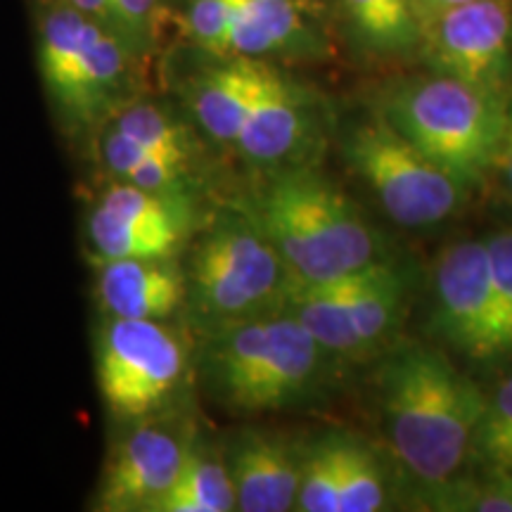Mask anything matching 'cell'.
Instances as JSON below:
<instances>
[{"label": "cell", "mask_w": 512, "mask_h": 512, "mask_svg": "<svg viewBox=\"0 0 512 512\" xmlns=\"http://www.w3.org/2000/svg\"><path fill=\"white\" fill-rule=\"evenodd\" d=\"M377 408L394 456L420 486L456 477L470 456L486 396L446 354L406 344L377 370Z\"/></svg>", "instance_id": "1"}, {"label": "cell", "mask_w": 512, "mask_h": 512, "mask_svg": "<svg viewBox=\"0 0 512 512\" xmlns=\"http://www.w3.org/2000/svg\"><path fill=\"white\" fill-rule=\"evenodd\" d=\"M283 259L287 278L320 283L382 261L377 233L330 178L278 166L240 209Z\"/></svg>", "instance_id": "2"}, {"label": "cell", "mask_w": 512, "mask_h": 512, "mask_svg": "<svg viewBox=\"0 0 512 512\" xmlns=\"http://www.w3.org/2000/svg\"><path fill=\"white\" fill-rule=\"evenodd\" d=\"M332 358L297 318L271 311L207 332L200 375L226 411L275 413L309 403L328 382Z\"/></svg>", "instance_id": "3"}, {"label": "cell", "mask_w": 512, "mask_h": 512, "mask_svg": "<svg viewBox=\"0 0 512 512\" xmlns=\"http://www.w3.org/2000/svg\"><path fill=\"white\" fill-rule=\"evenodd\" d=\"M510 98L430 72L396 83L384 95L380 114L432 162L475 190L498 169Z\"/></svg>", "instance_id": "4"}, {"label": "cell", "mask_w": 512, "mask_h": 512, "mask_svg": "<svg viewBox=\"0 0 512 512\" xmlns=\"http://www.w3.org/2000/svg\"><path fill=\"white\" fill-rule=\"evenodd\" d=\"M287 271L275 247L242 211H223L204 230L185 271V304L204 332L271 313Z\"/></svg>", "instance_id": "5"}, {"label": "cell", "mask_w": 512, "mask_h": 512, "mask_svg": "<svg viewBox=\"0 0 512 512\" xmlns=\"http://www.w3.org/2000/svg\"><path fill=\"white\" fill-rule=\"evenodd\" d=\"M138 55L112 29L62 0L38 15V72L55 107L72 121H95L126 102Z\"/></svg>", "instance_id": "6"}, {"label": "cell", "mask_w": 512, "mask_h": 512, "mask_svg": "<svg viewBox=\"0 0 512 512\" xmlns=\"http://www.w3.org/2000/svg\"><path fill=\"white\" fill-rule=\"evenodd\" d=\"M408 299V275L389 261L320 283L285 280L275 311L297 318L335 358L363 356L399 328Z\"/></svg>", "instance_id": "7"}, {"label": "cell", "mask_w": 512, "mask_h": 512, "mask_svg": "<svg viewBox=\"0 0 512 512\" xmlns=\"http://www.w3.org/2000/svg\"><path fill=\"white\" fill-rule=\"evenodd\" d=\"M344 159L375 192L389 219L406 228H430L451 219L467 190L411 140L375 112L342 140Z\"/></svg>", "instance_id": "8"}, {"label": "cell", "mask_w": 512, "mask_h": 512, "mask_svg": "<svg viewBox=\"0 0 512 512\" xmlns=\"http://www.w3.org/2000/svg\"><path fill=\"white\" fill-rule=\"evenodd\" d=\"M188 361V344L164 320H102L95 377L114 418L133 422L169 411L188 377Z\"/></svg>", "instance_id": "9"}, {"label": "cell", "mask_w": 512, "mask_h": 512, "mask_svg": "<svg viewBox=\"0 0 512 512\" xmlns=\"http://www.w3.org/2000/svg\"><path fill=\"white\" fill-rule=\"evenodd\" d=\"M420 60L432 74L512 95V0H470L420 27Z\"/></svg>", "instance_id": "10"}, {"label": "cell", "mask_w": 512, "mask_h": 512, "mask_svg": "<svg viewBox=\"0 0 512 512\" xmlns=\"http://www.w3.org/2000/svg\"><path fill=\"white\" fill-rule=\"evenodd\" d=\"M185 192H150L114 181L100 192L86 219L95 261L174 256L190 233Z\"/></svg>", "instance_id": "11"}, {"label": "cell", "mask_w": 512, "mask_h": 512, "mask_svg": "<svg viewBox=\"0 0 512 512\" xmlns=\"http://www.w3.org/2000/svg\"><path fill=\"white\" fill-rule=\"evenodd\" d=\"M136 425L112 448L102 472L95 510L152 512L176 482L195 432L181 415L162 411Z\"/></svg>", "instance_id": "12"}, {"label": "cell", "mask_w": 512, "mask_h": 512, "mask_svg": "<svg viewBox=\"0 0 512 512\" xmlns=\"http://www.w3.org/2000/svg\"><path fill=\"white\" fill-rule=\"evenodd\" d=\"M434 328L460 354L496 361V306L484 240L456 242L434 268Z\"/></svg>", "instance_id": "13"}, {"label": "cell", "mask_w": 512, "mask_h": 512, "mask_svg": "<svg viewBox=\"0 0 512 512\" xmlns=\"http://www.w3.org/2000/svg\"><path fill=\"white\" fill-rule=\"evenodd\" d=\"M316 100L268 60H261L256 86L235 138L240 155L254 164L294 166L318 136Z\"/></svg>", "instance_id": "14"}, {"label": "cell", "mask_w": 512, "mask_h": 512, "mask_svg": "<svg viewBox=\"0 0 512 512\" xmlns=\"http://www.w3.org/2000/svg\"><path fill=\"white\" fill-rule=\"evenodd\" d=\"M226 467L235 491V510H294L304 453L290 439L273 432L245 430L233 439Z\"/></svg>", "instance_id": "15"}, {"label": "cell", "mask_w": 512, "mask_h": 512, "mask_svg": "<svg viewBox=\"0 0 512 512\" xmlns=\"http://www.w3.org/2000/svg\"><path fill=\"white\" fill-rule=\"evenodd\" d=\"M95 264V292L105 316L166 320L185 304V271L174 256L107 259Z\"/></svg>", "instance_id": "16"}, {"label": "cell", "mask_w": 512, "mask_h": 512, "mask_svg": "<svg viewBox=\"0 0 512 512\" xmlns=\"http://www.w3.org/2000/svg\"><path fill=\"white\" fill-rule=\"evenodd\" d=\"M228 5V55L268 60L323 53L302 0H228Z\"/></svg>", "instance_id": "17"}, {"label": "cell", "mask_w": 512, "mask_h": 512, "mask_svg": "<svg viewBox=\"0 0 512 512\" xmlns=\"http://www.w3.org/2000/svg\"><path fill=\"white\" fill-rule=\"evenodd\" d=\"M261 60L223 55L202 69L188 86L190 110L207 136L233 145L252 100Z\"/></svg>", "instance_id": "18"}, {"label": "cell", "mask_w": 512, "mask_h": 512, "mask_svg": "<svg viewBox=\"0 0 512 512\" xmlns=\"http://www.w3.org/2000/svg\"><path fill=\"white\" fill-rule=\"evenodd\" d=\"M349 34L366 53L380 57L418 50L420 27L411 0H337Z\"/></svg>", "instance_id": "19"}, {"label": "cell", "mask_w": 512, "mask_h": 512, "mask_svg": "<svg viewBox=\"0 0 512 512\" xmlns=\"http://www.w3.org/2000/svg\"><path fill=\"white\" fill-rule=\"evenodd\" d=\"M235 491L226 458L192 441L176 482L152 512H230Z\"/></svg>", "instance_id": "20"}, {"label": "cell", "mask_w": 512, "mask_h": 512, "mask_svg": "<svg viewBox=\"0 0 512 512\" xmlns=\"http://www.w3.org/2000/svg\"><path fill=\"white\" fill-rule=\"evenodd\" d=\"M339 512H377L387 505L380 460L361 439L337 434Z\"/></svg>", "instance_id": "21"}, {"label": "cell", "mask_w": 512, "mask_h": 512, "mask_svg": "<svg viewBox=\"0 0 512 512\" xmlns=\"http://www.w3.org/2000/svg\"><path fill=\"white\" fill-rule=\"evenodd\" d=\"M420 508L441 512H512V475L489 470L482 479H446L420 486Z\"/></svg>", "instance_id": "22"}, {"label": "cell", "mask_w": 512, "mask_h": 512, "mask_svg": "<svg viewBox=\"0 0 512 512\" xmlns=\"http://www.w3.org/2000/svg\"><path fill=\"white\" fill-rule=\"evenodd\" d=\"M107 126L145 150L190 157L188 128L155 102H124L110 114Z\"/></svg>", "instance_id": "23"}, {"label": "cell", "mask_w": 512, "mask_h": 512, "mask_svg": "<svg viewBox=\"0 0 512 512\" xmlns=\"http://www.w3.org/2000/svg\"><path fill=\"white\" fill-rule=\"evenodd\" d=\"M470 453L489 470L512 475V373L498 384L494 396L486 399Z\"/></svg>", "instance_id": "24"}, {"label": "cell", "mask_w": 512, "mask_h": 512, "mask_svg": "<svg viewBox=\"0 0 512 512\" xmlns=\"http://www.w3.org/2000/svg\"><path fill=\"white\" fill-rule=\"evenodd\" d=\"M294 510L339 512L337 434H328L304 453Z\"/></svg>", "instance_id": "25"}, {"label": "cell", "mask_w": 512, "mask_h": 512, "mask_svg": "<svg viewBox=\"0 0 512 512\" xmlns=\"http://www.w3.org/2000/svg\"><path fill=\"white\" fill-rule=\"evenodd\" d=\"M496 306V361L512 358V230L484 238Z\"/></svg>", "instance_id": "26"}, {"label": "cell", "mask_w": 512, "mask_h": 512, "mask_svg": "<svg viewBox=\"0 0 512 512\" xmlns=\"http://www.w3.org/2000/svg\"><path fill=\"white\" fill-rule=\"evenodd\" d=\"M228 0H188L183 15L185 34L204 53L228 55Z\"/></svg>", "instance_id": "27"}, {"label": "cell", "mask_w": 512, "mask_h": 512, "mask_svg": "<svg viewBox=\"0 0 512 512\" xmlns=\"http://www.w3.org/2000/svg\"><path fill=\"white\" fill-rule=\"evenodd\" d=\"M114 27L138 57L152 48L159 29L162 0H112Z\"/></svg>", "instance_id": "28"}, {"label": "cell", "mask_w": 512, "mask_h": 512, "mask_svg": "<svg viewBox=\"0 0 512 512\" xmlns=\"http://www.w3.org/2000/svg\"><path fill=\"white\" fill-rule=\"evenodd\" d=\"M64 5L74 8L81 15H86L93 22L102 24V27L112 29L117 34V27H114V10H112V0H62Z\"/></svg>", "instance_id": "29"}, {"label": "cell", "mask_w": 512, "mask_h": 512, "mask_svg": "<svg viewBox=\"0 0 512 512\" xmlns=\"http://www.w3.org/2000/svg\"><path fill=\"white\" fill-rule=\"evenodd\" d=\"M470 3V0H411L415 19H418V27H422L430 19L444 15V12L458 8V5Z\"/></svg>", "instance_id": "30"}, {"label": "cell", "mask_w": 512, "mask_h": 512, "mask_svg": "<svg viewBox=\"0 0 512 512\" xmlns=\"http://www.w3.org/2000/svg\"><path fill=\"white\" fill-rule=\"evenodd\" d=\"M498 169H501L503 188L508 192V200L512 202V98L508 102V126H505L503 150L501 159H498Z\"/></svg>", "instance_id": "31"}]
</instances>
